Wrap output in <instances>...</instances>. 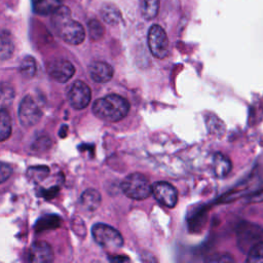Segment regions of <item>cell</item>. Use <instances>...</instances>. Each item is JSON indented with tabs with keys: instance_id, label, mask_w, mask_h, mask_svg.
I'll list each match as a JSON object with an SVG mask.
<instances>
[{
	"instance_id": "cell-16",
	"label": "cell",
	"mask_w": 263,
	"mask_h": 263,
	"mask_svg": "<svg viewBox=\"0 0 263 263\" xmlns=\"http://www.w3.org/2000/svg\"><path fill=\"white\" fill-rule=\"evenodd\" d=\"M101 15L103 20L110 25H116L121 21L120 10L112 3H105L101 7Z\"/></svg>"
},
{
	"instance_id": "cell-10",
	"label": "cell",
	"mask_w": 263,
	"mask_h": 263,
	"mask_svg": "<svg viewBox=\"0 0 263 263\" xmlns=\"http://www.w3.org/2000/svg\"><path fill=\"white\" fill-rule=\"evenodd\" d=\"M53 260V251L49 243L43 240L34 242L28 252V261L32 263H49Z\"/></svg>"
},
{
	"instance_id": "cell-9",
	"label": "cell",
	"mask_w": 263,
	"mask_h": 263,
	"mask_svg": "<svg viewBox=\"0 0 263 263\" xmlns=\"http://www.w3.org/2000/svg\"><path fill=\"white\" fill-rule=\"evenodd\" d=\"M47 72L49 76L58 82H67L75 73L74 66L67 60L58 59L48 64Z\"/></svg>"
},
{
	"instance_id": "cell-21",
	"label": "cell",
	"mask_w": 263,
	"mask_h": 263,
	"mask_svg": "<svg viewBox=\"0 0 263 263\" xmlns=\"http://www.w3.org/2000/svg\"><path fill=\"white\" fill-rule=\"evenodd\" d=\"M247 262L263 263V241H258L249 251Z\"/></svg>"
},
{
	"instance_id": "cell-23",
	"label": "cell",
	"mask_w": 263,
	"mask_h": 263,
	"mask_svg": "<svg viewBox=\"0 0 263 263\" xmlns=\"http://www.w3.org/2000/svg\"><path fill=\"white\" fill-rule=\"evenodd\" d=\"M88 32L92 40H99L103 37L105 29L98 20H90L88 22Z\"/></svg>"
},
{
	"instance_id": "cell-22",
	"label": "cell",
	"mask_w": 263,
	"mask_h": 263,
	"mask_svg": "<svg viewBox=\"0 0 263 263\" xmlns=\"http://www.w3.org/2000/svg\"><path fill=\"white\" fill-rule=\"evenodd\" d=\"M61 219L58 216H46L42 219H40L36 225V229L38 231H42L44 229H50V228H55L60 226Z\"/></svg>"
},
{
	"instance_id": "cell-14",
	"label": "cell",
	"mask_w": 263,
	"mask_h": 263,
	"mask_svg": "<svg viewBox=\"0 0 263 263\" xmlns=\"http://www.w3.org/2000/svg\"><path fill=\"white\" fill-rule=\"evenodd\" d=\"M14 50V42L11 34L7 31L0 33V61L9 59Z\"/></svg>"
},
{
	"instance_id": "cell-25",
	"label": "cell",
	"mask_w": 263,
	"mask_h": 263,
	"mask_svg": "<svg viewBox=\"0 0 263 263\" xmlns=\"http://www.w3.org/2000/svg\"><path fill=\"white\" fill-rule=\"evenodd\" d=\"M12 173V168L8 163L5 162H1L0 161V183H3L4 181H6Z\"/></svg>"
},
{
	"instance_id": "cell-13",
	"label": "cell",
	"mask_w": 263,
	"mask_h": 263,
	"mask_svg": "<svg viewBox=\"0 0 263 263\" xmlns=\"http://www.w3.org/2000/svg\"><path fill=\"white\" fill-rule=\"evenodd\" d=\"M80 202L85 210L95 211L101 203V194L96 189H87L81 194Z\"/></svg>"
},
{
	"instance_id": "cell-12",
	"label": "cell",
	"mask_w": 263,
	"mask_h": 263,
	"mask_svg": "<svg viewBox=\"0 0 263 263\" xmlns=\"http://www.w3.org/2000/svg\"><path fill=\"white\" fill-rule=\"evenodd\" d=\"M211 167L216 177L223 178L228 175L232 164L230 159L222 153H215L212 157Z\"/></svg>"
},
{
	"instance_id": "cell-8",
	"label": "cell",
	"mask_w": 263,
	"mask_h": 263,
	"mask_svg": "<svg viewBox=\"0 0 263 263\" xmlns=\"http://www.w3.org/2000/svg\"><path fill=\"white\" fill-rule=\"evenodd\" d=\"M91 99V91L89 86L80 80L75 81L68 92V101L75 109L85 108Z\"/></svg>"
},
{
	"instance_id": "cell-26",
	"label": "cell",
	"mask_w": 263,
	"mask_h": 263,
	"mask_svg": "<svg viewBox=\"0 0 263 263\" xmlns=\"http://www.w3.org/2000/svg\"><path fill=\"white\" fill-rule=\"evenodd\" d=\"M129 259L125 256H113V257H110V261H113V262H126L128 261Z\"/></svg>"
},
{
	"instance_id": "cell-5",
	"label": "cell",
	"mask_w": 263,
	"mask_h": 263,
	"mask_svg": "<svg viewBox=\"0 0 263 263\" xmlns=\"http://www.w3.org/2000/svg\"><path fill=\"white\" fill-rule=\"evenodd\" d=\"M148 47L151 53L157 59H164L170 51V42L167 35L159 25H152L147 36Z\"/></svg>"
},
{
	"instance_id": "cell-18",
	"label": "cell",
	"mask_w": 263,
	"mask_h": 263,
	"mask_svg": "<svg viewBox=\"0 0 263 263\" xmlns=\"http://www.w3.org/2000/svg\"><path fill=\"white\" fill-rule=\"evenodd\" d=\"M11 135V117L6 108H0V142L7 140Z\"/></svg>"
},
{
	"instance_id": "cell-15",
	"label": "cell",
	"mask_w": 263,
	"mask_h": 263,
	"mask_svg": "<svg viewBox=\"0 0 263 263\" xmlns=\"http://www.w3.org/2000/svg\"><path fill=\"white\" fill-rule=\"evenodd\" d=\"M63 0H32L33 9L36 13L46 15L52 13L62 5Z\"/></svg>"
},
{
	"instance_id": "cell-7",
	"label": "cell",
	"mask_w": 263,
	"mask_h": 263,
	"mask_svg": "<svg viewBox=\"0 0 263 263\" xmlns=\"http://www.w3.org/2000/svg\"><path fill=\"white\" fill-rule=\"evenodd\" d=\"M151 193L159 203L166 208H174L178 202V191L167 182L160 181L154 183Z\"/></svg>"
},
{
	"instance_id": "cell-24",
	"label": "cell",
	"mask_w": 263,
	"mask_h": 263,
	"mask_svg": "<svg viewBox=\"0 0 263 263\" xmlns=\"http://www.w3.org/2000/svg\"><path fill=\"white\" fill-rule=\"evenodd\" d=\"M49 171L46 166H35L28 170V176L33 180H42L48 175Z\"/></svg>"
},
{
	"instance_id": "cell-17",
	"label": "cell",
	"mask_w": 263,
	"mask_h": 263,
	"mask_svg": "<svg viewBox=\"0 0 263 263\" xmlns=\"http://www.w3.org/2000/svg\"><path fill=\"white\" fill-rule=\"evenodd\" d=\"M159 9V0H140V11L145 20H153Z\"/></svg>"
},
{
	"instance_id": "cell-20",
	"label": "cell",
	"mask_w": 263,
	"mask_h": 263,
	"mask_svg": "<svg viewBox=\"0 0 263 263\" xmlns=\"http://www.w3.org/2000/svg\"><path fill=\"white\" fill-rule=\"evenodd\" d=\"M36 69H37L36 61L32 57H26L21 62L20 71H21L22 75L24 77H26V78L33 77L35 75V73H36Z\"/></svg>"
},
{
	"instance_id": "cell-2",
	"label": "cell",
	"mask_w": 263,
	"mask_h": 263,
	"mask_svg": "<svg viewBox=\"0 0 263 263\" xmlns=\"http://www.w3.org/2000/svg\"><path fill=\"white\" fill-rule=\"evenodd\" d=\"M129 111V103L123 97L111 93L98 99L92 105L93 114L106 121H119Z\"/></svg>"
},
{
	"instance_id": "cell-6",
	"label": "cell",
	"mask_w": 263,
	"mask_h": 263,
	"mask_svg": "<svg viewBox=\"0 0 263 263\" xmlns=\"http://www.w3.org/2000/svg\"><path fill=\"white\" fill-rule=\"evenodd\" d=\"M42 116L41 109L31 96H26L18 107V118L22 125L33 126L40 120Z\"/></svg>"
},
{
	"instance_id": "cell-4",
	"label": "cell",
	"mask_w": 263,
	"mask_h": 263,
	"mask_svg": "<svg viewBox=\"0 0 263 263\" xmlns=\"http://www.w3.org/2000/svg\"><path fill=\"white\" fill-rule=\"evenodd\" d=\"M91 233L96 242L104 249L115 251L123 245V237L120 232L110 225L103 223L95 224L91 228Z\"/></svg>"
},
{
	"instance_id": "cell-1",
	"label": "cell",
	"mask_w": 263,
	"mask_h": 263,
	"mask_svg": "<svg viewBox=\"0 0 263 263\" xmlns=\"http://www.w3.org/2000/svg\"><path fill=\"white\" fill-rule=\"evenodd\" d=\"M51 23L59 36L69 44L78 45L85 38V30L82 25L71 18L70 9L61 5L52 13Z\"/></svg>"
},
{
	"instance_id": "cell-3",
	"label": "cell",
	"mask_w": 263,
	"mask_h": 263,
	"mask_svg": "<svg viewBox=\"0 0 263 263\" xmlns=\"http://www.w3.org/2000/svg\"><path fill=\"white\" fill-rule=\"evenodd\" d=\"M152 186L146 176L140 173H133L126 176L121 182L122 192L129 198L142 200L151 194Z\"/></svg>"
},
{
	"instance_id": "cell-11",
	"label": "cell",
	"mask_w": 263,
	"mask_h": 263,
	"mask_svg": "<svg viewBox=\"0 0 263 263\" xmlns=\"http://www.w3.org/2000/svg\"><path fill=\"white\" fill-rule=\"evenodd\" d=\"M88 72L90 75V78L96 82H108L113 77L114 70L112 66H110L108 63L102 62V61H96L92 62L89 65Z\"/></svg>"
},
{
	"instance_id": "cell-19",
	"label": "cell",
	"mask_w": 263,
	"mask_h": 263,
	"mask_svg": "<svg viewBox=\"0 0 263 263\" xmlns=\"http://www.w3.org/2000/svg\"><path fill=\"white\" fill-rule=\"evenodd\" d=\"M14 98V89L7 82H0V108L9 106Z\"/></svg>"
}]
</instances>
